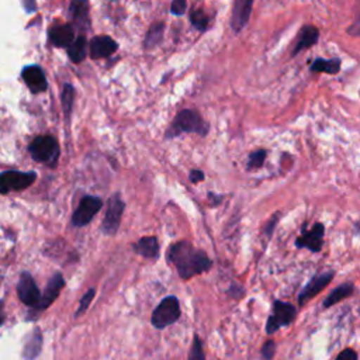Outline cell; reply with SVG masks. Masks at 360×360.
Returning a JSON list of instances; mask_svg holds the SVG:
<instances>
[{"mask_svg": "<svg viewBox=\"0 0 360 360\" xmlns=\"http://www.w3.org/2000/svg\"><path fill=\"white\" fill-rule=\"evenodd\" d=\"M169 260L183 280L201 274L212 266V262L205 252L193 248L186 240L177 242L170 248Z\"/></svg>", "mask_w": 360, "mask_h": 360, "instance_id": "cell-1", "label": "cell"}, {"mask_svg": "<svg viewBox=\"0 0 360 360\" xmlns=\"http://www.w3.org/2000/svg\"><path fill=\"white\" fill-rule=\"evenodd\" d=\"M180 132H197L200 135H207L208 124L193 110H183L174 118L172 127L167 131V138L176 136Z\"/></svg>", "mask_w": 360, "mask_h": 360, "instance_id": "cell-2", "label": "cell"}, {"mask_svg": "<svg viewBox=\"0 0 360 360\" xmlns=\"http://www.w3.org/2000/svg\"><path fill=\"white\" fill-rule=\"evenodd\" d=\"M180 316V305L179 300L173 295L163 298L159 305L155 308L152 314V325L158 329H163L172 323H174Z\"/></svg>", "mask_w": 360, "mask_h": 360, "instance_id": "cell-3", "label": "cell"}, {"mask_svg": "<svg viewBox=\"0 0 360 360\" xmlns=\"http://www.w3.org/2000/svg\"><path fill=\"white\" fill-rule=\"evenodd\" d=\"M295 308L292 304L276 300L271 307V315H269L266 322V333L273 335L281 326L290 325L295 319Z\"/></svg>", "mask_w": 360, "mask_h": 360, "instance_id": "cell-4", "label": "cell"}, {"mask_svg": "<svg viewBox=\"0 0 360 360\" xmlns=\"http://www.w3.org/2000/svg\"><path fill=\"white\" fill-rule=\"evenodd\" d=\"M30 152L35 160L44 163H53L59 156V148L56 141L48 135L35 138L34 142L30 145Z\"/></svg>", "mask_w": 360, "mask_h": 360, "instance_id": "cell-5", "label": "cell"}, {"mask_svg": "<svg viewBox=\"0 0 360 360\" xmlns=\"http://www.w3.org/2000/svg\"><path fill=\"white\" fill-rule=\"evenodd\" d=\"M37 176L34 172L24 173V172H15V170H8L3 172L0 174V193L7 194L10 191H20L27 188L35 181Z\"/></svg>", "mask_w": 360, "mask_h": 360, "instance_id": "cell-6", "label": "cell"}, {"mask_svg": "<svg viewBox=\"0 0 360 360\" xmlns=\"http://www.w3.org/2000/svg\"><path fill=\"white\" fill-rule=\"evenodd\" d=\"M323 235H325V226L322 222L314 224L311 229H307L305 226H302L301 235L295 239V246L305 248L312 253H318L321 252L323 245Z\"/></svg>", "mask_w": 360, "mask_h": 360, "instance_id": "cell-7", "label": "cell"}, {"mask_svg": "<svg viewBox=\"0 0 360 360\" xmlns=\"http://www.w3.org/2000/svg\"><path fill=\"white\" fill-rule=\"evenodd\" d=\"M101 205H103V201L98 197H93V195L83 197L79 207L73 212L72 224L75 226L87 225L93 219V217L100 211Z\"/></svg>", "mask_w": 360, "mask_h": 360, "instance_id": "cell-8", "label": "cell"}, {"mask_svg": "<svg viewBox=\"0 0 360 360\" xmlns=\"http://www.w3.org/2000/svg\"><path fill=\"white\" fill-rule=\"evenodd\" d=\"M124 212V202L118 194H114L107 205V212L104 215L101 229L107 235H114L120 226L121 217Z\"/></svg>", "mask_w": 360, "mask_h": 360, "instance_id": "cell-9", "label": "cell"}, {"mask_svg": "<svg viewBox=\"0 0 360 360\" xmlns=\"http://www.w3.org/2000/svg\"><path fill=\"white\" fill-rule=\"evenodd\" d=\"M335 271H322L319 274H315L307 284L305 287L300 291L298 294V304L304 305L307 304L312 297L319 294L333 278Z\"/></svg>", "mask_w": 360, "mask_h": 360, "instance_id": "cell-10", "label": "cell"}, {"mask_svg": "<svg viewBox=\"0 0 360 360\" xmlns=\"http://www.w3.org/2000/svg\"><path fill=\"white\" fill-rule=\"evenodd\" d=\"M17 292H18V297L22 301V304H25L27 307H32V308L37 307V304L41 298V292H39L32 276L27 271H24L18 280Z\"/></svg>", "mask_w": 360, "mask_h": 360, "instance_id": "cell-11", "label": "cell"}, {"mask_svg": "<svg viewBox=\"0 0 360 360\" xmlns=\"http://www.w3.org/2000/svg\"><path fill=\"white\" fill-rule=\"evenodd\" d=\"M63 285H65L63 276H62L60 273H55V274L49 278V281H48L45 290L41 292V298H39V301H38L35 309H37V311H42V309L48 308V307L58 298V295H59V292H60V290H62Z\"/></svg>", "mask_w": 360, "mask_h": 360, "instance_id": "cell-12", "label": "cell"}, {"mask_svg": "<svg viewBox=\"0 0 360 360\" xmlns=\"http://www.w3.org/2000/svg\"><path fill=\"white\" fill-rule=\"evenodd\" d=\"M253 0H235L231 17V27L233 32H240L249 21Z\"/></svg>", "mask_w": 360, "mask_h": 360, "instance_id": "cell-13", "label": "cell"}, {"mask_svg": "<svg viewBox=\"0 0 360 360\" xmlns=\"http://www.w3.org/2000/svg\"><path fill=\"white\" fill-rule=\"evenodd\" d=\"M318 39H319V30L315 25H311V24L302 25L298 32L295 45L291 51V56H297L301 51L311 48L318 42Z\"/></svg>", "mask_w": 360, "mask_h": 360, "instance_id": "cell-14", "label": "cell"}, {"mask_svg": "<svg viewBox=\"0 0 360 360\" xmlns=\"http://www.w3.org/2000/svg\"><path fill=\"white\" fill-rule=\"evenodd\" d=\"M117 49V44L112 38L107 35H100L93 38L90 44V56L93 59H100V58H107L111 53H114Z\"/></svg>", "mask_w": 360, "mask_h": 360, "instance_id": "cell-15", "label": "cell"}, {"mask_svg": "<svg viewBox=\"0 0 360 360\" xmlns=\"http://www.w3.org/2000/svg\"><path fill=\"white\" fill-rule=\"evenodd\" d=\"M22 79L32 93H41L46 89V79L38 66H27L22 70Z\"/></svg>", "mask_w": 360, "mask_h": 360, "instance_id": "cell-16", "label": "cell"}, {"mask_svg": "<svg viewBox=\"0 0 360 360\" xmlns=\"http://www.w3.org/2000/svg\"><path fill=\"white\" fill-rule=\"evenodd\" d=\"M41 349H42V332H41V329L35 328L30 333V336L24 345L22 357L25 360H35L38 357V354L41 353Z\"/></svg>", "mask_w": 360, "mask_h": 360, "instance_id": "cell-17", "label": "cell"}, {"mask_svg": "<svg viewBox=\"0 0 360 360\" xmlns=\"http://www.w3.org/2000/svg\"><path fill=\"white\" fill-rule=\"evenodd\" d=\"M73 37H75L73 28L69 24L55 27L49 32L51 42L56 46H70V44L75 41Z\"/></svg>", "mask_w": 360, "mask_h": 360, "instance_id": "cell-18", "label": "cell"}, {"mask_svg": "<svg viewBox=\"0 0 360 360\" xmlns=\"http://www.w3.org/2000/svg\"><path fill=\"white\" fill-rule=\"evenodd\" d=\"M134 250L148 259H155L159 253V243L158 239L155 236H145L141 238L135 245H134Z\"/></svg>", "mask_w": 360, "mask_h": 360, "instance_id": "cell-19", "label": "cell"}, {"mask_svg": "<svg viewBox=\"0 0 360 360\" xmlns=\"http://www.w3.org/2000/svg\"><path fill=\"white\" fill-rule=\"evenodd\" d=\"M353 291H354L353 283L346 281V283L338 285V287L333 288V290L329 292V295L325 298V301H323V308H330L332 305H335V304L340 302L342 300L350 297V295L353 294Z\"/></svg>", "mask_w": 360, "mask_h": 360, "instance_id": "cell-20", "label": "cell"}, {"mask_svg": "<svg viewBox=\"0 0 360 360\" xmlns=\"http://www.w3.org/2000/svg\"><path fill=\"white\" fill-rule=\"evenodd\" d=\"M342 66V60L339 58H332V59H323V58H316L312 60L309 70L311 72H323L328 75H338Z\"/></svg>", "mask_w": 360, "mask_h": 360, "instance_id": "cell-21", "label": "cell"}, {"mask_svg": "<svg viewBox=\"0 0 360 360\" xmlns=\"http://www.w3.org/2000/svg\"><path fill=\"white\" fill-rule=\"evenodd\" d=\"M68 55L76 63H79V62H82L84 59V56H86V38L83 35L77 37L70 44V46L68 49Z\"/></svg>", "mask_w": 360, "mask_h": 360, "instance_id": "cell-22", "label": "cell"}, {"mask_svg": "<svg viewBox=\"0 0 360 360\" xmlns=\"http://www.w3.org/2000/svg\"><path fill=\"white\" fill-rule=\"evenodd\" d=\"M163 30H165V25H163L162 22L153 24V25L149 28L148 34H146L145 46H146V48H153V46H156V45L162 41V38H163Z\"/></svg>", "mask_w": 360, "mask_h": 360, "instance_id": "cell-23", "label": "cell"}, {"mask_svg": "<svg viewBox=\"0 0 360 360\" xmlns=\"http://www.w3.org/2000/svg\"><path fill=\"white\" fill-rule=\"evenodd\" d=\"M62 105H63V111L66 118H69L70 111H72V105H73V100H75V90L70 84H65L63 90H62Z\"/></svg>", "mask_w": 360, "mask_h": 360, "instance_id": "cell-24", "label": "cell"}, {"mask_svg": "<svg viewBox=\"0 0 360 360\" xmlns=\"http://www.w3.org/2000/svg\"><path fill=\"white\" fill-rule=\"evenodd\" d=\"M266 156H267L266 149H256V150L250 152L248 156V169L252 170V169L262 167L266 160Z\"/></svg>", "mask_w": 360, "mask_h": 360, "instance_id": "cell-25", "label": "cell"}, {"mask_svg": "<svg viewBox=\"0 0 360 360\" xmlns=\"http://www.w3.org/2000/svg\"><path fill=\"white\" fill-rule=\"evenodd\" d=\"M70 13L73 18L83 20L87 17V0H72Z\"/></svg>", "mask_w": 360, "mask_h": 360, "instance_id": "cell-26", "label": "cell"}, {"mask_svg": "<svg viewBox=\"0 0 360 360\" xmlns=\"http://www.w3.org/2000/svg\"><path fill=\"white\" fill-rule=\"evenodd\" d=\"M190 20H191L193 25H194L195 28L201 30V31L207 30L208 22H210V20H208L207 14H205V13H202L201 10H194V11H191V14H190Z\"/></svg>", "mask_w": 360, "mask_h": 360, "instance_id": "cell-27", "label": "cell"}, {"mask_svg": "<svg viewBox=\"0 0 360 360\" xmlns=\"http://www.w3.org/2000/svg\"><path fill=\"white\" fill-rule=\"evenodd\" d=\"M346 31L352 37H360V0H356L354 3V18Z\"/></svg>", "mask_w": 360, "mask_h": 360, "instance_id": "cell-28", "label": "cell"}, {"mask_svg": "<svg viewBox=\"0 0 360 360\" xmlns=\"http://www.w3.org/2000/svg\"><path fill=\"white\" fill-rule=\"evenodd\" d=\"M188 360H205V354L202 350V343L200 340V338L195 335L193 339V345L188 353Z\"/></svg>", "mask_w": 360, "mask_h": 360, "instance_id": "cell-29", "label": "cell"}, {"mask_svg": "<svg viewBox=\"0 0 360 360\" xmlns=\"http://www.w3.org/2000/svg\"><path fill=\"white\" fill-rule=\"evenodd\" d=\"M94 294H96V290H94V288H90L87 292H84V295L82 297V300H80V302H79V307H77V309H76V316H80V315L89 308L90 302H91L93 298H94Z\"/></svg>", "mask_w": 360, "mask_h": 360, "instance_id": "cell-30", "label": "cell"}, {"mask_svg": "<svg viewBox=\"0 0 360 360\" xmlns=\"http://www.w3.org/2000/svg\"><path fill=\"white\" fill-rule=\"evenodd\" d=\"M274 354H276V342L271 340V339H269V340L263 345V347H262V350H260V356H262L264 360H273Z\"/></svg>", "mask_w": 360, "mask_h": 360, "instance_id": "cell-31", "label": "cell"}, {"mask_svg": "<svg viewBox=\"0 0 360 360\" xmlns=\"http://www.w3.org/2000/svg\"><path fill=\"white\" fill-rule=\"evenodd\" d=\"M278 217H280V212H276V214L269 219V222L266 224V226H264V236H266V238H271L273 231H274V228H276V225H277V222H278Z\"/></svg>", "mask_w": 360, "mask_h": 360, "instance_id": "cell-32", "label": "cell"}, {"mask_svg": "<svg viewBox=\"0 0 360 360\" xmlns=\"http://www.w3.org/2000/svg\"><path fill=\"white\" fill-rule=\"evenodd\" d=\"M357 359H359L357 352L353 350V349H350V347H346V349H343V350L336 356L335 360H357Z\"/></svg>", "mask_w": 360, "mask_h": 360, "instance_id": "cell-33", "label": "cell"}, {"mask_svg": "<svg viewBox=\"0 0 360 360\" xmlns=\"http://www.w3.org/2000/svg\"><path fill=\"white\" fill-rule=\"evenodd\" d=\"M186 6H187L186 0H173L170 11L176 15H181L186 11Z\"/></svg>", "mask_w": 360, "mask_h": 360, "instance_id": "cell-34", "label": "cell"}, {"mask_svg": "<svg viewBox=\"0 0 360 360\" xmlns=\"http://www.w3.org/2000/svg\"><path fill=\"white\" fill-rule=\"evenodd\" d=\"M190 180L193 183H198V181L204 180V173L201 170H191L190 172Z\"/></svg>", "mask_w": 360, "mask_h": 360, "instance_id": "cell-35", "label": "cell"}, {"mask_svg": "<svg viewBox=\"0 0 360 360\" xmlns=\"http://www.w3.org/2000/svg\"><path fill=\"white\" fill-rule=\"evenodd\" d=\"M4 322V312H3V301H0V326Z\"/></svg>", "mask_w": 360, "mask_h": 360, "instance_id": "cell-36", "label": "cell"}, {"mask_svg": "<svg viewBox=\"0 0 360 360\" xmlns=\"http://www.w3.org/2000/svg\"><path fill=\"white\" fill-rule=\"evenodd\" d=\"M354 231H356L357 233H360V219L354 224Z\"/></svg>", "mask_w": 360, "mask_h": 360, "instance_id": "cell-37", "label": "cell"}]
</instances>
